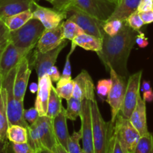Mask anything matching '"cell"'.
<instances>
[{
  "label": "cell",
  "mask_w": 153,
  "mask_h": 153,
  "mask_svg": "<svg viewBox=\"0 0 153 153\" xmlns=\"http://www.w3.org/2000/svg\"><path fill=\"white\" fill-rule=\"evenodd\" d=\"M137 31L125 22L117 34L109 36L105 33L102 38V48L97 54L108 71L113 69L123 77H129L127 63L131 49L135 44Z\"/></svg>",
  "instance_id": "6da1fadb"
},
{
  "label": "cell",
  "mask_w": 153,
  "mask_h": 153,
  "mask_svg": "<svg viewBox=\"0 0 153 153\" xmlns=\"http://www.w3.org/2000/svg\"><path fill=\"white\" fill-rule=\"evenodd\" d=\"M16 67L13 69L7 76L2 79L1 96L4 100L9 125H19L28 128L29 125L25 120L23 117L25 111L23 101L18 100L15 97L13 92V84Z\"/></svg>",
  "instance_id": "7a4b0ae2"
},
{
  "label": "cell",
  "mask_w": 153,
  "mask_h": 153,
  "mask_svg": "<svg viewBox=\"0 0 153 153\" xmlns=\"http://www.w3.org/2000/svg\"><path fill=\"white\" fill-rule=\"evenodd\" d=\"M28 143L37 152L43 149L53 151L58 143L54 133L52 119L40 116L37 121L28 128Z\"/></svg>",
  "instance_id": "3957f363"
},
{
  "label": "cell",
  "mask_w": 153,
  "mask_h": 153,
  "mask_svg": "<svg viewBox=\"0 0 153 153\" xmlns=\"http://www.w3.org/2000/svg\"><path fill=\"white\" fill-rule=\"evenodd\" d=\"M45 29L40 20L32 18L19 29L10 31L9 41L16 47L34 49Z\"/></svg>",
  "instance_id": "277c9868"
},
{
  "label": "cell",
  "mask_w": 153,
  "mask_h": 153,
  "mask_svg": "<svg viewBox=\"0 0 153 153\" xmlns=\"http://www.w3.org/2000/svg\"><path fill=\"white\" fill-rule=\"evenodd\" d=\"M91 121L95 153H106L109 134L113 124L105 122L101 114L97 100L91 102Z\"/></svg>",
  "instance_id": "5b68a950"
},
{
  "label": "cell",
  "mask_w": 153,
  "mask_h": 153,
  "mask_svg": "<svg viewBox=\"0 0 153 153\" xmlns=\"http://www.w3.org/2000/svg\"><path fill=\"white\" fill-rule=\"evenodd\" d=\"M114 131L117 136L124 153H132L140 138V134L128 118L121 113L114 123Z\"/></svg>",
  "instance_id": "8992f818"
},
{
  "label": "cell",
  "mask_w": 153,
  "mask_h": 153,
  "mask_svg": "<svg viewBox=\"0 0 153 153\" xmlns=\"http://www.w3.org/2000/svg\"><path fill=\"white\" fill-rule=\"evenodd\" d=\"M67 19L78 24L85 33L103 38L105 34L103 27L105 23L104 21L88 14L75 5L70 6L67 9Z\"/></svg>",
  "instance_id": "52a82bcc"
},
{
  "label": "cell",
  "mask_w": 153,
  "mask_h": 153,
  "mask_svg": "<svg viewBox=\"0 0 153 153\" xmlns=\"http://www.w3.org/2000/svg\"><path fill=\"white\" fill-rule=\"evenodd\" d=\"M109 73L112 81V87L106 101L111 107V120L110 122L114 124L117 115L120 113L123 104L126 91L127 79L118 75L113 69H111Z\"/></svg>",
  "instance_id": "ba28073f"
},
{
  "label": "cell",
  "mask_w": 153,
  "mask_h": 153,
  "mask_svg": "<svg viewBox=\"0 0 153 153\" xmlns=\"http://www.w3.org/2000/svg\"><path fill=\"white\" fill-rule=\"evenodd\" d=\"M142 74H143V71L140 70V71L129 76L128 81H127L125 98H124L123 104L120 113L125 117L128 118V119L132 114L133 111L137 105L138 97L140 96Z\"/></svg>",
  "instance_id": "9c48e42d"
},
{
  "label": "cell",
  "mask_w": 153,
  "mask_h": 153,
  "mask_svg": "<svg viewBox=\"0 0 153 153\" xmlns=\"http://www.w3.org/2000/svg\"><path fill=\"white\" fill-rule=\"evenodd\" d=\"M31 49L16 47L9 41L3 51L0 65V75L4 79L13 69L16 68L20 61L32 51Z\"/></svg>",
  "instance_id": "30bf717a"
},
{
  "label": "cell",
  "mask_w": 153,
  "mask_h": 153,
  "mask_svg": "<svg viewBox=\"0 0 153 153\" xmlns=\"http://www.w3.org/2000/svg\"><path fill=\"white\" fill-rule=\"evenodd\" d=\"M73 5L104 22L109 19L116 7L107 0H76Z\"/></svg>",
  "instance_id": "8fae6325"
},
{
  "label": "cell",
  "mask_w": 153,
  "mask_h": 153,
  "mask_svg": "<svg viewBox=\"0 0 153 153\" xmlns=\"http://www.w3.org/2000/svg\"><path fill=\"white\" fill-rule=\"evenodd\" d=\"M69 40H65L58 47L47 52H40L35 49L33 53L32 64L35 68L37 77L41 78L48 74L50 69L55 66L57 58L65 46L68 44Z\"/></svg>",
  "instance_id": "7c38bea8"
},
{
  "label": "cell",
  "mask_w": 153,
  "mask_h": 153,
  "mask_svg": "<svg viewBox=\"0 0 153 153\" xmlns=\"http://www.w3.org/2000/svg\"><path fill=\"white\" fill-rule=\"evenodd\" d=\"M91 102V100H88L82 101V111L80 116L82 126L80 131L82 132L83 153H95L92 131Z\"/></svg>",
  "instance_id": "4fadbf2b"
},
{
  "label": "cell",
  "mask_w": 153,
  "mask_h": 153,
  "mask_svg": "<svg viewBox=\"0 0 153 153\" xmlns=\"http://www.w3.org/2000/svg\"><path fill=\"white\" fill-rule=\"evenodd\" d=\"M33 18L42 22L46 29H52L61 25L64 19H67V12L40 6L35 3L33 10Z\"/></svg>",
  "instance_id": "5bb4252c"
},
{
  "label": "cell",
  "mask_w": 153,
  "mask_h": 153,
  "mask_svg": "<svg viewBox=\"0 0 153 153\" xmlns=\"http://www.w3.org/2000/svg\"><path fill=\"white\" fill-rule=\"evenodd\" d=\"M30 66L31 64H30L29 58L28 55H27L20 61L16 67L14 84H13V92H14L15 97L19 101H24L25 98L28 80L31 73Z\"/></svg>",
  "instance_id": "9a60e30c"
},
{
  "label": "cell",
  "mask_w": 153,
  "mask_h": 153,
  "mask_svg": "<svg viewBox=\"0 0 153 153\" xmlns=\"http://www.w3.org/2000/svg\"><path fill=\"white\" fill-rule=\"evenodd\" d=\"M74 91L73 97L79 100H88L93 101L95 98V85L88 71L82 70L81 73L73 79Z\"/></svg>",
  "instance_id": "2e32d148"
},
{
  "label": "cell",
  "mask_w": 153,
  "mask_h": 153,
  "mask_svg": "<svg viewBox=\"0 0 153 153\" xmlns=\"http://www.w3.org/2000/svg\"><path fill=\"white\" fill-rule=\"evenodd\" d=\"M62 32V23L52 29H45L39 39L36 49L40 52H47L56 49L64 41Z\"/></svg>",
  "instance_id": "e0dca14e"
},
{
  "label": "cell",
  "mask_w": 153,
  "mask_h": 153,
  "mask_svg": "<svg viewBox=\"0 0 153 153\" xmlns=\"http://www.w3.org/2000/svg\"><path fill=\"white\" fill-rule=\"evenodd\" d=\"M38 91L37 92L34 107L38 111L40 116H46L47 113L48 102L52 88V82L49 75L38 78Z\"/></svg>",
  "instance_id": "ac0fdd59"
},
{
  "label": "cell",
  "mask_w": 153,
  "mask_h": 153,
  "mask_svg": "<svg viewBox=\"0 0 153 153\" xmlns=\"http://www.w3.org/2000/svg\"><path fill=\"white\" fill-rule=\"evenodd\" d=\"M35 0H0V18L1 19L25 10L33 11Z\"/></svg>",
  "instance_id": "d6986e66"
},
{
  "label": "cell",
  "mask_w": 153,
  "mask_h": 153,
  "mask_svg": "<svg viewBox=\"0 0 153 153\" xmlns=\"http://www.w3.org/2000/svg\"><path fill=\"white\" fill-rule=\"evenodd\" d=\"M67 117L66 116V109L64 107L61 112L52 119L54 133L56 137L57 142L63 147L67 149V144L70 138L67 123Z\"/></svg>",
  "instance_id": "ffe728a7"
},
{
  "label": "cell",
  "mask_w": 153,
  "mask_h": 153,
  "mask_svg": "<svg viewBox=\"0 0 153 153\" xmlns=\"http://www.w3.org/2000/svg\"><path fill=\"white\" fill-rule=\"evenodd\" d=\"M130 121L134 128L138 131L140 136L144 135L149 132L146 121V102L140 94L137 100V105L129 118Z\"/></svg>",
  "instance_id": "44dd1931"
},
{
  "label": "cell",
  "mask_w": 153,
  "mask_h": 153,
  "mask_svg": "<svg viewBox=\"0 0 153 153\" xmlns=\"http://www.w3.org/2000/svg\"><path fill=\"white\" fill-rule=\"evenodd\" d=\"M140 1L141 0H120L108 20L120 19L126 21L131 13L137 10Z\"/></svg>",
  "instance_id": "7402d4cb"
},
{
  "label": "cell",
  "mask_w": 153,
  "mask_h": 153,
  "mask_svg": "<svg viewBox=\"0 0 153 153\" xmlns=\"http://www.w3.org/2000/svg\"><path fill=\"white\" fill-rule=\"evenodd\" d=\"M72 43H74L85 50L96 52H100L102 48V39L87 33L77 36L72 41Z\"/></svg>",
  "instance_id": "603a6c76"
},
{
  "label": "cell",
  "mask_w": 153,
  "mask_h": 153,
  "mask_svg": "<svg viewBox=\"0 0 153 153\" xmlns=\"http://www.w3.org/2000/svg\"><path fill=\"white\" fill-rule=\"evenodd\" d=\"M32 18L33 11L31 10H28L21 12V13L13 15V16L4 18L2 20L4 21V24L7 27L9 31H12L19 29Z\"/></svg>",
  "instance_id": "cb8c5ba5"
},
{
  "label": "cell",
  "mask_w": 153,
  "mask_h": 153,
  "mask_svg": "<svg viewBox=\"0 0 153 153\" xmlns=\"http://www.w3.org/2000/svg\"><path fill=\"white\" fill-rule=\"evenodd\" d=\"M7 138L11 143H28V128L19 125H9L7 131Z\"/></svg>",
  "instance_id": "d4e9b609"
},
{
  "label": "cell",
  "mask_w": 153,
  "mask_h": 153,
  "mask_svg": "<svg viewBox=\"0 0 153 153\" xmlns=\"http://www.w3.org/2000/svg\"><path fill=\"white\" fill-rule=\"evenodd\" d=\"M62 32L64 40L72 42L77 36L84 34L85 31L76 22L67 19L62 22Z\"/></svg>",
  "instance_id": "484cf974"
},
{
  "label": "cell",
  "mask_w": 153,
  "mask_h": 153,
  "mask_svg": "<svg viewBox=\"0 0 153 153\" xmlns=\"http://www.w3.org/2000/svg\"><path fill=\"white\" fill-rule=\"evenodd\" d=\"M63 105L61 102V98L56 92L55 88L52 86L49 96V102H48L47 113L46 116L53 119L56 115L61 112Z\"/></svg>",
  "instance_id": "4316f807"
},
{
  "label": "cell",
  "mask_w": 153,
  "mask_h": 153,
  "mask_svg": "<svg viewBox=\"0 0 153 153\" xmlns=\"http://www.w3.org/2000/svg\"><path fill=\"white\" fill-rule=\"evenodd\" d=\"M74 85L73 79H65L61 78V79L57 82L55 90L61 99H65L67 100L73 97Z\"/></svg>",
  "instance_id": "83f0119b"
},
{
  "label": "cell",
  "mask_w": 153,
  "mask_h": 153,
  "mask_svg": "<svg viewBox=\"0 0 153 153\" xmlns=\"http://www.w3.org/2000/svg\"><path fill=\"white\" fill-rule=\"evenodd\" d=\"M67 107L66 108V116L67 119L75 121L77 117H80L82 111V101L72 97L67 100Z\"/></svg>",
  "instance_id": "f1b7e54d"
},
{
  "label": "cell",
  "mask_w": 153,
  "mask_h": 153,
  "mask_svg": "<svg viewBox=\"0 0 153 153\" xmlns=\"http://www.w3.org/2000/svg\"><path fill=\"white\" fill-rule=\"evenodd\" d=\"M132 153H153V133L148 132L140 138Z\"/></svg>",
  "instance_id": "f546056e"
},
{
  "label": "cell",
  "mask_w": 153,
  "mask_h": 153,
  "mask_svg": "<svg viewBox=\"0 0 153 153\" xmlns=\"http://www.w3.org/2000/svg\"><path fill=\"white\" fill-rule=\"evenodd\" d=\"M8 126L9 123L6 114L5 106L1 93L0 94V140L2 141L7 140V131Z\"/></svg>",
  "instance_id": "4dcf8cb0"
},
{
  "label": "cell",
  "mask_w": 153,
  "mask_h": 153,
  "mask_svg": "<svg viewBox=\"0 0 153 153\" xmlns=\"http://www.w3.org/2000/svg\"><path fill=\"white\" fill-rule=\"evenodd\" d=\"M106 153H124L119 139L114 131V124L112 125L110 134H109Z\"/></svg>",
  "instance_id": "1f68e13d"
},
{
  "label": "cell",
  "mask_w": 153,
  "mask_h": 153,
  "mask_svg": "<svg viewBox=\"0 0 153 153\" xmlns=\"http://www.w3.org/2000/svg\"><path fill=\"white\" fill-rule=\"evenodd\" d=\"M126 21L120 19H111V20L106 21L105 23L103 30L105 33L109 36H114L117 34L122 29Z\"/></svg>",
  "instance_id": "d6a6232c"
},
{
  "label": "cell",
  "mask_w": 153,
  "mask_h": 153,
  "mask_svg": "<svg viewBox=\"0 0 153 153\" xmlns=\"http://www.w3.org/2000/svg\"><path fill=\"white\" fill-rule=\"evenodd\" d=\"M81 139H82L81 131H74L72 135H70L67 149L68 153H83L82 149L79 144V141Z\"/></svg>",
  "instance_id": "836d02e7"
},
{
  "label": "cell",
  "mask_w": 153,
  "mask_h": 153,
  "mask_svg": "<svg viewBox=\"0 0 153 153\" xmlns=\"http://www.w3.org/2000/svg\"><path fill=\"white\" fill-rule=\"evenodd\" d=\"M7 150L9 153H40L28 143H14L8 140Z\"/></svg>",
  "instance_id": "e575fe53"
},
{
  "label": "cell",
  "mask_w": 153,
  "mask_h": 153,
  "mask_svg": "<svg viewBox=\"0 0 153 153\" xmlns=\"http://www.w3.org/2000/svg\"><path fill=\"white\" fill-rule=\"evenodd\" d=\"M112 87L111 79H101L98 82L96 91L98 96L101 98H107Z\"/></svg>",
  "instance_id": "d590c367"
},
{
  "label": "cell",
  "mask_w": 153,
  "mask_h": 153,
  "mask_svg": "<svg viewBox=\"0 0 153 153\" xmlns=\"http://www.w3.org/2000/svg\"><path fill=\"white\" fill-rule=\"evenodd\" d=\"M126 22L127 23V25L129 27H131L132 29H134L136 31H140V28L143 26V25H145L143 21L142 20L141 17L140 16V13L137 10H136L135 12H134L133 13H131L126 19Z\"/></svg>",
  "instance_id": "8d00e7d4"
},
{
  "label": "cell",
  "mask_w": 153,
  "mask_h": 153,
  "mask_svg": "<svg viewBox=\"0 0 153 153\" xmlns=\"http://www.w3.org/2000/svg\"><path fill=\"white\" fill-rule=\"evenodd\" d=\"M76 45L74 43H72L71 49H70V52L67 54V58H66L65 64H64V70H63L62 75H61V78L65 79H72V68H71V63H70V58L73 52H74L75 49L76 47Z\"/></svg>",
  "instance_id": "74e56055"
},
{
  "label": "cell",
  "mask_w": 153,
  "mask_h": 153,
  "mask_svg": "<svg viewBox=\"0 0 153 153\" xmlns=\"http://www.w3.org/2000/svg\"><path fill=\"white\" fill-rule=\"evenodd\" d=\"M53 5V7L59 10L67 11L70 6L76 3V0H46Z\"/></svg>",
  "instance_id": "f35d334b"
},
{
  "label": "cell",
  "mask_w": 153,
  "mask_h": 153,
  "mask_svg": "<svg viewBox=\"0 0 153 153\" xmlns=\"http://www.w3.org/2000/svg\"><path fill=\"white\" fill-rule=\"evenodd\" d=\"M23 117L25 120L28 123L29 126L34 124L40 117V114L35 107L31 108L24 111Z\"/></svg>",
  "instance_id": "ab89813d"
},
{
  "label": "cell",
  "mask_w": 153,
  "mask_h": 153,
  "mask_svg": "<svg viewBox=\"0 0 153 153\" xmlns=\"http://www.w3.org/2000/svg\"><path fill=\"white\" fill-rule=\"evenodd\" d=\"M10 31L2 19H0V48L7 46L9 42Z\"/></svg>",
  "instance_id": "60d3db41"
},
{
  "label": "cell",
  "mask_w": 153,
  "mask_h": 153,
  "mask_svg": "<svg viewBox=\"0 0 153 153\" xmlns=\"http://www.w3.org/2000/svg\"><path fill=\"white\" fill-rule=\"evenodd\" d=\"M135 43L141 49L146 48L149 45V40L146 37L145 34L142 31H138L135 39Z\"/></svg>",
  "instance_id": "b9f144b4"
},
{
  "label": "cell",
  "mask_w": 153,
  "mask_h": 153,
  "mask_svg": "<svg viewBox=\"0 0 153 153\" xmlns=\"http://www.w3.org/2000/svg\"><path fill=\"white\" fill-rule=\"evenodd\" d=\"M153 10V0H141L139 4L137 11L143 12Z\"/></svg>",
  "instance_id": "7bdbcfd3"
},
{
  "label": "cell",
  "mask_w": 153,
  "mask_h": 153,
  "mask_svg": "<svg viewBox=\"0 0 153 153\" xmlns=\"http://www.w3.org/2000/svg\"><path fill=\"white\" fill-rule=\"evenodd\" d=\"M48 75H49V76L50 77L52 82H58L61 78V73H60L59 70H58V68H57L55 66H53V67L50 69V70H49V73H48Z\"/></svg>",
  "instance_id": "ee69618b"
},
{
  "label": "cell",
  "mask_w": 153,
  "mask_h": 153,
  "mask_svg": "<svg viewBox=\"0 0 153 153\" xmlns=\"http://www.w3.org/2000/svg\"><path fill=\"white\" fill-rule=\"evenodd\" d=\"M140 16L144 24H151L153 22V10L148 11L139 12Z\"/></svg>",
  "instance_id": "f6af8a7d"
},
{
  "label": "cell",
  "mask_w": 153,
  "mask_h": 153,
  "mask_svg": "<svg viewBox=\"0 0 153 153\" xmlns=\"http://www.w3.org/2000/svg\"><path fill=\"white\" fill-rule=\"evenodd\" d=\"M142 98L143 99L145 102H151L153 101V91L152 89L149 90V91H145V92H143V97Z\"/></svg>",
  "instance_id": "bcb514c9"
},
{
  "label": "cell",
  "mask_w": 153,
  "mask_h": 153,
  "mask_svg": "<svg viewBox=\"0 0 153 153\" xmlns=\"http://www.w3.org/2000/svg\"><path fill=\"white\" fill-rule=\"evenodd\" d=\"M140 89H141L142 92H145V91H149V90L152 89V87H151L150 82H148V81H143L142 82V85H140Z\"/></svg>",
  "instance_id": "7dc6e473"
},
{
  "label": "cell",
  "mask_w": 153,
  "mask_h": 153,
  "mask_svg": "<svg viewBox=\"0 0 153 153\" xmlns=\"http://www.w3.org/2000/svg\"><path fill=\"white\" fill-rule=\"evenodd\" d=\"M7 143L8 140L5 141L0 140V153H9L7 150Z\"/></svg>",
  "instance_id": "c3c4849f"
},
{
  "label": "cell",
  "mask_w": 153,
  "mask_h": 153,
  "mask_svg": "<svg viewBox=\"0 0 153 153\" xmlns=\"http://www.w3.org/2000/svg\"><path fill=\"white\" fill-rule=\"evenodd\" d=\"M52 152L54 153H68L67 149H66L64 147H63V146H61V144H59L58 143H57L56 146H55V147L54 148Z\"/></svg>",
  "instance_id": "681fc988"
},
{
  "label": "cell",
  "mask_w": 153,
  "mask_h": 153,
  "mask_svg": "<svg viewBox=\"0 0 153 153\" xmlns=\"http://www.w3.org/2000/svg\"><path fill=\"white\" fill-rule=\"evenodd\" d=\"M29 91L31 94H35L38 91V83L32 82L29 86Z\"/></svg>",
  "instance_id": "f907efd6"
},
{
  "label": "cell",
  "mask_w": 153,
  "mask_h": 153,
  "mask_svg": "<svg viewBox=\"0 0 153 153\" xmlns=\"http://www.w3.org/2000/svg\"><path fill=\"white\" fill-rule=\"evenodd\" d=\"M4 48H5V46H4V47L0 48V65H1V55H2L3 51H4ZM0 76H1V75H0Z\"/></svg>",
  "instance_id": "816d5d0a"
},
{
  "label": "cell",
  "mask_w": 153,
  "mask_h": 153,
  "mask_svg": "<svg viewBox=\"0 0 153 153\" xmlns=\"http://www.w3.org/2000/svg\"><path fill=\"white\" fill-rule=\"evenodd\" d=\"M107 1H108L109 2H111V3H113V4H116V5L118 4V2H119V1H118V0H107Z\"/></svg>",
  "instance_id": "f5cc1de1"
},
{
  "label": "cell",
  "mask_w": 153,
  "mask_h": 153,
  "mask_svg": "<svg viewBox=\"0 0 153 153\" xmlns=\"http://www.w3.org/2000/svg\"><path fill=\"white\" fill-rule=\"evenodd\" d=\"M40 153H54L51 150H49V149H43V150L41 151V152Z\"/></svg>",
  "instance_id": "db71d44e"
},
{
  "label": "cell",
  "mask_w": 153,
  "mask_h": 153,
  "mask_svg": "<svg viewBox=\"0 0 153 153\" xmlns=\"http://www.w3.org/2000/svg\"><path fill=\"white\" fill-rule=\"evenodd\" d=\"M1 89H2V79L0 76V94L1 93Z\"/></svg>",
  "instance_id": "11a10c76"
},
{
  "label": "cell",
  "mask_w": 153,
  "mask_h": 153,
  "mask_svg": "<svg viewBox=\"0 0 153 153\" xmlns=\"http://www.w3.org/2000/svg\"><path fill=\"white\" fill-rule=\"evenodd\" d=\"M0 19H1V18H0Z\"/></svg>",
  "instance_id": "9f6ffc18"
},
{
  "label": "cell",
  "mask_w": 153,
  "mask_h": 153,
  "mask_svg": "<svg viewBox=\"0 0 153 153\" xmlns=\"http://www.w3.org/2000/svg\"><path fill=\"white\" fill-rule=\"evenodd\" d=\"M118 1H120V0H118Z\"/></svg>",
  "instance_id": "6f0895ef"
}]
</instances>
